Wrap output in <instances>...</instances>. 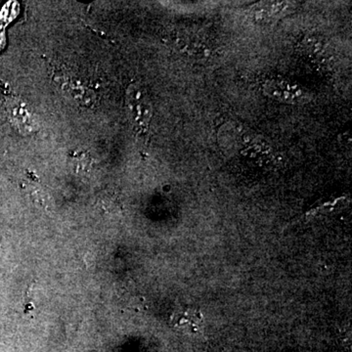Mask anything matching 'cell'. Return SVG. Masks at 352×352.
<instances>
[{"mask_svg": "<svg viewBox=\"0 0 352 352\" xmlns=\"http://www.w3.org/2000/svg\"><path fill=\"white\" fill-rule=\"evenodd\" d=\"M126 105L131 126L138 134L145 135L153 117L152 102L147 91L138 83H132L126 89Z\"/></svg>", "mask_w": 352, "mask_h": 352, "instance_id": "1", "label": "cell"}, {"mask_svg": "<svg viewBox=\"0 0 352 352\" xmlns=\"http://www.w3.org/2000/svg\"><path fill=\"white\" fill-rule=\"evenodd\" d=\"M263 94L270 98L287 104H303L309 100L307 90L286 78H272L263 85Z\"/></svg>", "mask_w": 352, "mask_h": 352, "instance_id": "2", "label": "cell"}, {"mask_svg": "<svg viewBox=\"0 0 352 352\" xmlns=\"http://www.w3.org/2000/svg\"><path fill=\"white\" fill-rule=\"evenodd\" d=\"M293 2L263 1L256 3L250 8L249 13L256 21L277 20L283 17L294 8Z\"/></svg>", "mask_w": 352, "mask_h": 352, "instance_id": "3", "label": "cell"}, {"mask_svg": "<svg viewBox=\"0 0 352 352\" xmlns=\"http://www.w3.org/2000/svg\"><path fill=\"white\" fill-rule=\"evenodd\" d=\"M7 113L11 122L24 133L34 131L36 124L31 113L28 111L25 104L16 99H8L6 104Z\"/></svg>", "mask_w": 352, "mask_h": 352, "instance_id": "4", "label": "cell"}, {"mask_svg": "<svg viewBox=\"0 0 352 352\" xmlns=\"http://www.w3.org/2000/svg\"><path fill=\"white\" fill-rule=\"evenodd\" d=\"M201 320L200 312L190 308L178 310L171 317V322L175 328L187 332H197L200 329Z\"/></svg>", "mask_w": 352, "mask_h": 352, "instance_id": "5", "label": "cell"}, {"mask_svg": "<svg viewBox=\"0 0 352 352\" xmlns=\"http://www.w3.org/2000/svg\"><path fill=\"white\" fill-rule=\"evenodd\" d=\"M4 41H6V38H4L3 32H0V50L3 47Z\"/></svg>", "mask_w": 352, "mask_h": 352, "instance_id": "6", "label": "cell"}]
</instances>
